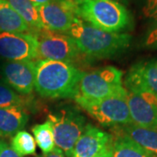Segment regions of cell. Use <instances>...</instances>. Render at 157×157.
Wrapping results in <instances>:
<instances>
[{
	"label": "cell",
	"mask_w": 157,
	"mask_h": 157,
	"mask_svg": "<svg viewBox=\"0 0 157 157\" xmlns=\"http://www.w3.org/2000/svg\"><path fill=\"white\" fill-rule=\"evenodd\" d=\"M34 88L50 99L74 98L83 72L71 63L48 59L36 60Z\"/></svg>",
	"instance_id": "6da1fadb"
},
{
	"label": "cell",
	"mask_w": 157,
	"mask_h": 157,
	"mask_svg": "<svg viewBox=\"0 0 157 157\" xmlns=\"http://www.w3.org/2000/svg\"><path fill=\"white\" fill-rule=\"evenodd\" d=\"M68 35L75 41L79 52L93 59L117 56L128 48L132 37L128 33H108L76 17Z\"/></svg>",
	"instance_id": "7a4b0ae2"
},
{
	"label": "cell",
	"mask_w": 157,
	"mask_h": 157,
	"mask_svg": "<svg viewBox=\"0 0 157 157\" xmlns=\"http://www.w3.org/2000/svg\"><path fill=\"white\" fill-rule=\"evenodd\" d=\"M83 21L108 33H121L131 25V15L125 6L114 0H86L78 7Z\"/></svg>",
	"instance_id": "3957f363"
},
{
	"label": "cell",
	"mask_w": 157,
	"mask_h": 157,
	"mask_svg": "<svg viewBox=\"0 0 157 157\" xmlns=\"http://www.w3.org/2000/svg\"><path fill=\"white\" fill-rule=\"evenodd\" d=\"M122 76L123 73L112 66L83 73L77 94L89 100L127 95V89L122 86Z\"/></svg>",
	"instance_id": "277c9868"
},
{
	"label": "cell",
	"mask_w": 157,
	"mask_h": 157,
	"mask_svg": "<svg viewBox=\"0 0 157 157\" xmlns=\"http://www.w3.org/2000/svg\"><path fill=\"white\" fill-rule=\"evenodd\" d=\"M48 121L52 124L56 147L64 153L65 156L71 157L86 125L84 116L78 110L67 107L49 113Z\"/></svg>",
	"instance_id": "5b68a950"
},
{
	"label": "cell",
	"mask_w": 157,
	"mask_h": 157,
	"mask_svg": "<svg viewBox=\"0 0 157 157\" xmlns=\"http://www.w3.org/2000/svg\"><path fill=\"white\" fill-rule=\"evenodd\" d=\"M78 106L104 126L132 124L127 95L107 97L101 100H89L78 94L73 98Z\"/></svg>",
	"instance_id": "8992f818"
},
{
	"label": "cell",
	"mask_w": 157,
	"mask_h": 157,
	"mask_svg": "<svg viewBox=\"0 0 157 157\" xmlns=\"http://www.w3.org/2000/svg\"><path fill=\"white\" fill-rule=\"evenodd\" d=\"M38 41V55L42 59L72 63L80 54L69 35L43 29L34 33Z\"/></svg>",
	"instance_id": "52a82bcc"
},
{
	"label": "cell",
	"mask_w": 157,
	"mask_h": 157,
	"mask_svg": "<svg viewBox=\"0 0 157 157\" xmlns=\"http://www.w3.org/2000/svg\"><path fill=\"white\" fill-rule=\"evenodd\" d=\"M46 30L59 33H68L78 16V5L71 0H59L36 6Z\"/></svg>",
	"instance_id": "ba28073f"
},
{
	"label": "cell",
	"mask_w": 157,
	"mask_h": 157,
	"mask_svg": "<svg viewBox=\"0 0 157 157\" xmlns=\"http://www.w3.org/2000/svg\"><path fill=\"white\" fill-rule=\"evenodd\" d=\"M0 57L9 61L33 60L38 59L36 36L32 33H1Z\"/></svg>",
	"instance_id": "9c48e42d"
},
{
	"label": "cell",
	"mask_w": 157,
	"mask_h": 157,
	"mask_svg": "<svg viewBox=\"0 0 157 157\" xmlns=\"http://www.w3.org/2000/svg\"><path fill=\"white\" fill-rule=\"evenodd\" d=\"M36 63L33 60L6 61L0 66V74L6 84L23 95L30 94L35 84Z\"/></svg>",
	"instance_id": "30bf717a"
},
{
	"label": "cell",
	"mask_w": 157,
	"mask_h": 157,
	"mask_svg": "<svg viewBox=\"0 0 157 157\" xmlns=\"http://www.w3.org/2000/svg\"><path fill=\"white\" fill-rule=\"evenodd\" d=\"M112 141V135L92 124H86L71 157H94Z\"/></svg>",
	"instance_id": "8fae6325"
},
{
	"label": "cell",
	"mask_w": 157,
	"mask_h": 157,
	"mask_svg": "<svg viewBox=\"0 0 157 157\" xmlns=\"http://www.w3.org/2000/svg\"><path fill=\"white\" fill-rule=\"evenodd\" d=\"M126 89H145L157 97V63L140 62L130 68L125 79Z\"/></svg>",
	"instance_id": "7c38bea8"
},
{
	"label": "cell",
	"mask_w": 157,
	"mask_h": 157,
	"mask_svg": "<svg viewBox=\"0 0 157 157\" xmlns=\"http://www.w3.org/2000/svg\"><path fill=\"white\" fill-rule=\"evenodd\" d=\"M127 101L128 105L132 124L157 129V106L144 101L135 93L127 90Z\"/></svg>",
	"instance_id": "4fadbf2b"
},
{
	"label": "cell",
	"mask_w": 157,
	"mask_h": 157,
	"mask_svg": "<svg viewBox=\"0 0 157 157\" xmlns=\"http://www.w3.org/2000/svg\"><path fill=\"white\" fill-rule=\"evenodd\" d=\"M28 113L24 107H0V137L15 135L27 124Z\"/></svg>",
	"instance_id": "5bb4252c"
},
{
	"label": "cell",
	"mask_w": 157,
	"mask_h": 157,
	"mask_svg": "<svg viewBox=\"0 0 157 157\" xmlns=\"http://www.w3.org/2000/svg\"><path fill=\"white\" fill-rule=\"evenodd\" d=\"M121 130V135L157 156V129L147 128L134 124H128L123 125Z\"/></svg>",
	"instance_id": "9a60e30c"
},
{
	"label": "cell",
	"mask_w": 157,
	"mask_h": 157,
	"mask_svg": "<svg viewBox=\"0 0 157 157\" xmlns=\"http://www.w3.org/2000/svg\"><path fill=\"white\" fill-rule=\"evenodd\" d=\"M32 33L33 31L6 0H0V33Z\"/></svg>",
	"instance_id": "2e32d148"
},
{
	"label": "cell",
	"mask_w": 157,
	"mask_h": 157,
	"mask_svg": "<svg viewBox=\"0 0 157 157\" xmlns=\"http://www.w3.org/2000/svg\"><path fill=\"white\" fill-rule=\"evenodd\" d=\"M32 29L33 33L45 29L36 6L31 0H6Z\"/></svg>",
	"instance_id": "e0dca14e"
},
{
	"label": "cell",
	"mask_w": 157,
	"mask_h": 157,
	"mask_svg": "<svg viewBox=\"0 0 157 157\" xmlns=\"http://www.w3.org/2000/svg\"><path fill=\"white\" fill-rule=\"evenodd\" d=\"M113 157H157L122 135L113 140Z\"/></svg>",
	"instance_id": "ac0fdd59"
},
{
	"label": "cell",
	"mask_w": 157,
	"mask_h": 157,
	"mask_svg": "<svg viewBox=\"0 0 157 157\" xmlns=\"http://www.w3.org/2000/svg\"><path fill=\"white\" fill-rule=\"evenodd\" d=\"M32 131L36 144L44 154H47L54 150L56 147L55 140L52 124L49 121H46L44 123L35 125L32 128Z\"/></svg>",
	"instance_id": "d6986e66"
},
{
	"label": "cell",
	"mask_w": 157,
	"mask_h": 157,
	"mask_svg": "<svg viewBox=\"0 0 157 157\" xmlns=\"http://www.w3.org/2000/svg\"><path fill=\"white\" fill-rule=\"evenodd\" d=\"M11 148L19 156L32 155L36 153V141L27 131L21 130L13 135L11 141Z\"/></svg>",
	"instance_id": "ffe728a7"
},
{
	"label": "cell",
	"mask_w": 157,
	"mask_h": 157,
	"mask_svg": "<svg viewBox=\"0 0 157 157\" xmlns=\"http://www.w3.org/2000/svg\"><path fill=\"white\" fill-rule=\"evenodd\" d=\"M25 101L3 80H0V107H24Z\"/></svg>",
	"instance_id": "44dd1931"
},
{
	"label": "cell",
	"mask_w": 157,
	"mask_h": 157,
	"mask_svg": "<svg viewBox=\"0 0 157 157\" xmlns=\"http://www.w3.org/2000/svg\"><path fill=\"white\" fill-rule=\"evenodd\" d=\"M143 17L154 23L157 22V0H139Z\"/></svg>",
	"instance_id": "7402d4cb"
},
{
	"label": "cell",
	"mask_w": 157,
	"mask_h": 157,
	"mask_svg": "<svg viewBox=\"0 0 157 157\" xmlns=\"http://www.w3.org/2000/svg\"><path fill=\"white\" fill-rule=\"evenodd\" d=\"M143 43L147 48L157 50V22L154 23L150 29L147 31Z\"/></svg>",
	"instance_id": "603a6c76"
},
{
	"label": "cell",
	"mask_w": 157,
	"mask_h": 157,
	"mask_svg": "<svg viewBox=\"0 0 157 157\" xmlns=\"http://www.w3.org/2000/svg\"><path fill=\"white\" fill-rule=\"evenodd\" d=\"M0 157H21L5 140H0Z\"/></svg>",
	"instance_id": "cb8c5ba5"
},
{
	"label": "cell",
	"mask_w": 157,
	"mask_h": 157,
	"mask_svg": "<svg viewBox=\"0 0 157 157\" xmlns=\"http://www.w3.org/2000/svg\"><path fill=\"white\" fill-rule=\"evenodd\" d=\"M94 157H113V141L106 146Z\"/></svg>",
	"instance_id": "d4e9b609"
},
{
	"label": "cell",
	"mask_w": 157,
	"mask_h": 157,
	"mask_svg": "<svg viewBox=\"0 0 157 157\" xmlns=\"http://www.w3.org/2000/svg\"><path fill=\"white\" fill-rule=\"evenodd\" d=\"M39 157H66L64 153L58 147H55L54 150H52L50 153H47V154H43L42 155H40Z\"/></svg>",
	"instance_id": "484cf974"
},
{
	"label": "cell",
	"mask_w": 157,
	"mask_h": 157,
	"mask_svg": "<svg viewBox=\"0 0 157 157\" xmlns=\"http://www.w3.org/2000/svg\"><path fill=\"white\" fill-rule=\"evenodd\" d=\"M31 1L35 6H41V5H45V4L52 3V2H56V1H59V0H31Z\"/></svg>",
	"instance_id": "4316f807"
},
{
	"label": "cell",
	"mask_w": 157,
	"mask_h": 157,
	"mask_svg": "<svg viewBox=\"0 0 157 157\" xmlns=\"http://www.w3.org/2000/svg\"><path fill=\"white\" fill-rule=\"evenodd\" d=\"M71 1H73V3H75L76 5L79 6V5H81V4H83L85 1H86V0H71Z\"/></svg>",
	"instance_id": "83f0119b"
},
{
	"label": "cell",
	"mask_w": 157,
	"mask_h": 157,
	"mask_svg": "<svg viewBox=\"0 0 157 157\" xmlns=\"http://www.w3.org/2000/svg\"><path fill=\"white\" fill-rule=\"evenodd\" d=\"M114 1H117V2H119V1H124V0H114Z\"/></svg>",
	"instance_id": "f1b7e54d"
},
{
	"label": "cell",
	"mask_w": 157,
	"mask_h": 157,
	"mask_svg": "<svg viewBox=\"0 0 157 157\" xmlns=\"http://www.w3.org/2000/svg\"><path fill=\"white\" fill-rule=\"evenodd\" d=\"M156 63H157V62H156Z\"/></svg>",
	"instance_id": "f546056e"
}]
</instances>
